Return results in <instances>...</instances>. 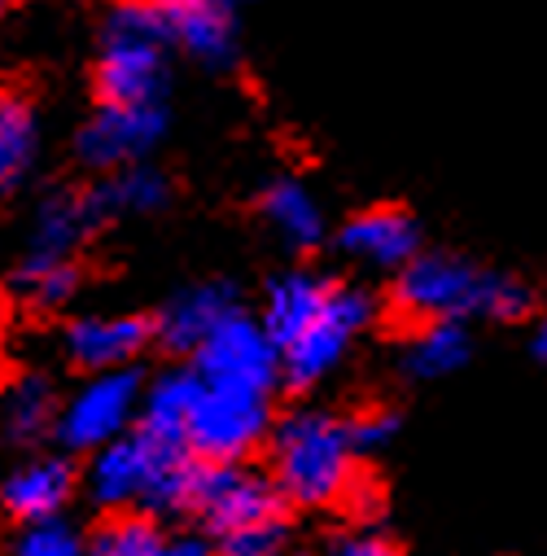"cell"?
Returning <instances> with one entry per match:
<instances>
[{
  "mask_svg": "<svg viewBox=\"0 0 547 556\" xmlns=\"http://www.w3.org/2000/svg\"><path fill=\"white\" fill-rule=\"evenodd\" d=\"M534 294L508 271H486L456 254H412L394 276V312L412 325L425 320H521Z\"/></svg>",
  "mask_w": 547,
  "mask_h": 556,
  "instance_id": "1",
  "label": "cell"
},
{
  "mask_svg": "<svg viewBox=\"0 0 547 556\" xmlns=\"http://www.w3.org/2000/svg\"><path fill=\"white\" fill-rule=\"evenodd\" d=\"M271 434V482L298 508H342L346 486L359 473V452L351 447L346 421L320 407L290 412Z\"/></svg>",
  "mask_w": 547,
  "mask_h": 556,
  "instance_id": "2",
  "label": "cell"
},
{
  "mask_svg": "<svg viewBox=\"0 0 547 556\" xmlns=\"http://www.w3.org/2000/svg\"><path fill=\"white\" fill-rule=\"evenodd\" d=\"M167 36L141 0L118 5L101 36L97 97L101 101H163L167 88Z\"/></svg>",
  "mask_w": 547,
  "mask_h": 556,
  "instance_id": "3",
  "label": "cell"
},
{
  "mask_svg": "<svg viewBox=\"0 0 547 556\" xmlns=\"http://www.w3.org/2000/svg\"><path fill=\"white\" fill-rule=\"evenodd\" d=\"M372 316H377V303L368 290L329 281V290H325L320 307L307 316V325L285 346H277L281 381L294 390H311L316 381H325L346 359L351 342L372 325Z\"/></svg>",
  "mask_w": 547,
  "mask_h": 556,
  "instance_id": "4",
  "label": "cell"
},
{
  "mask_svg": "<svg viewBox=\"0 0 547 556\" xmlns=\"http://www.w3.org/2000/svg\"><path fill=\"white\" fill-rule=\"evenodd\" d=\"M271 430V394L215 386L198 377L189 416H185V447L198 460H245Z\"/></svg>",
  "mask_w": 547,
  "mask_h": 556,
  "instance_id": "5",
  "label": "cell"
},
{
  "mask_svg": "<svg viewBox=\"0 0 547 556\" xmlns=\"http://www.w3.org/2000/svg\"><path fill=\"white\" fill-rule=\"evenodd\" d=\"M285 508L290 504L277 491V482L250 469L245 460H198L185 513L202 517L211 534H228L254 521H277L285 517Z\"/></svg>",
  "mask_w": 547,
  "mask_h": 556,
  "instance_id": "6",
  "label": "cell"
},
{
  "mask_svg": "<svg viewBox=\"0 0 547 556\" xmlns=\"http://www.w3.org/2000/svg\"><path fill=\"white\" fill-rule=\"evenodd\" d=\"M189 355H193V372L215 386H241V390H258V394H271L281 386L277 346L263 333V325L254 316H245L241 307H232Z\"/></svg>",
  "mask_w": 547,
  "mask_h": 556,
  "instance_id": "7",
  "label": "cell"
},
{
  "mask_svg": "<svg viewBox=\"0 0 547 556\" xmlns=\"http://www.w3.org/2000/svg\"><path fill=\"white\" fill-rule=\"evenodd\" d=\"M141 390H145L141 372H136L131 364L92 372L88 386L58 412L53 434L66 443V452H97L101 443L118 439L131 426L136 403H141Z\"/></svg>",
  "mask_w": 547,
  "mask_h": 556,
  "instance_id": "8",
  "label": "cell"
},
{
  "mask_svg": "<svg viewBox=\"0 0 547 556\" xmlns=\"http://www.w3.org/2000/svg\"><path fill=\"white\" fill-rule=\"evenodd\" d=\"M163 101H101L75 136V154L92 172H118L127 163H141L163 141Z\"/></svg>",
  "mask_w": 547,
  "mask_h": 556,
  "instance_id": "9",
  "label": "cell"
},
{
  "mask_svg": "<svg viewBox=\"0 0 547 556\" xmlns=\"http://www.w3.org/2000/svg\"><path fill=\"white\" fill-rule=\"evenodd\" d=\"M163 27L167 45L185 49L202 66H232L237 58V27H232V5L228 0H141Z\"/></svg>",
  "mask_w": 547,
  "mask_h": 556,
  "instance_id": "10",
  "label": "cell"
},
{
  "mask_svg": "<svg viewBox=\"0 0 547 556\" xmlns=\"http://www.w3.org/2000/svg\"><path fill=\"white\" fill-rule=\"evenodd\" d=\"M105 224L92 189H53L40 198L27 228V263H66L79 258L84 241Z\"/></svg>",
  "mask_w": 547,
  "mask_h": 556,
  "instance_id": "11",
  "label": "cell"
},
{
  "mask_svg": "<svg viewBox=\"0 0 547 556\" xmlns=\"http://www.w3.org/2000/svg\"><path fill=\"white\" fill-rule=\"evenodd\" d=\"M338 250L364 267L398 271L421 250V228L398 206H372V211H359L355 219H346V228L338 232Z\"/></svg>",
  "mask_w": 547,
  "mask_h": 556,
  "instance_id": "12",
  "label": "cell"
},
{
  "mask_svg": "<svg viewBox=\"0 0 547 556\" xmlns=\"http://www.w3.org/2000/svg\"><path fill=\"white\" fill-rule=\"evenodd\" d=\"M154 342V325L145 316H84L66 329V355L84 372L127 368Z\"/></svg>",
  "mask_w": 547,
  "mask_h": 556,
  "instance_id": "13",
  "label": "cell"
},
{
  "mask_svg": "<svg viewBox=\"0 0 547 556\" xmlns=\"http://www.w3.org/2000/svg\"><path fill=\"white\" fill-rule=\"evenodd\" d=\"M232 307H241L237 303V294H232V286H224V281H206V286H189V290H180L163 312H158V320H150L154 325V338L167 346V351H176V355H189Z\"/></svg>",
  "mask_w": 547,
  "mask_h": 556,
  "instance_id": "14",
  "label": "cell"
},
{
  "mask_svg": "<svg viewBox=\"0 0 547 556\" xmlns=\"http://www.w3.org/2000/svg\"><path fill=\"white\" fill-rule=\"evenodd\" d=\"M71 495H75V465L62 456L31 460L18 473H10L5 486H0V504H5V513L23 526L58 517L71 504Z\"/></svg>",
  "mask_w": 547,
  "mask_h": 556,
  "instance_id": "15",
  "label": "cell"
},
{
  "mask_svg": "<svg viewBox=\"0 0 547 556\" xmlns=\"http://www.w3.org/2000/svg\"><path fill=\"white\" fill-rule=\"evenodd\" d=\"M258 211H263L267 228L277 232L290 250H316L325 241V211H320V202L311 198L307 185H298L290 176L285 180H271L263 189Z\"/></svg>",
  "mask_w": 547,
  "mask_h": 556,
  "instance_id": "16",
  "label": "cell"
},
{
  "mask_svg": "<svg viewBox=\"0 0 547 556\" xmlns=\"http://www.w3.org/2000/svg\"><path fill=\"white\" fill-rule=\"evenodd\" d=\"M40 159V114L23 92H0V198H10Z\"/></svg>",
  "mask_w": 547,
  "mask_h": 556,
  "instance_id": "17",
  "label": "cell"
},
{
  "mask_svg": "<svg viewBox=\"0 0 547 556\" xmlns=\"http://www.w3.org/2000/svg\"><path fill=\"white\" fill-rule=\"evenodd\" d=\"M325 290H329V276H316V271H285L267 286L258 325L271 338V346H285L307 325V316L320 307Z\"/></svg>",
  "mask_w": 547,
  "mask_h": 556,
  "instance_id": "18",
  "label": "cell"
},
{
  "mask_svg": "<svg viewBox=\"0 0 547 556\" xmlns=\"http://www.w3.org/2000/svg\"><path fill=\"white\" fill-rule=\"evenodd\" d=\"M92 198H97L105 224L118 215H154L171 202V180L141 159V163H127L118 172H105V180L92 185Z\"/></svg>",
  "mask_w": 547,
  "mask_h": 556,
  "instance_id": "19",
  "label": "cell"
},
{
  "mask_svg": "<svg viewBox=\"0 0 547 556\" xmlns=\"http://www.w3.org/2000/svg\"><path fill=\"white\" fill-rule=\"evenodd\" d=\"M469 364V329L460 320H425L403 346V368L412 377H447Z\"/></svg>",
  "mask_w": 547,
  "mask_h": 556,
  "instance_id": "20",
  "label": "cell"
},
{
  "mask_svg": "<svg viewBox=\"0 0 547 556\" xmlns=\"http://www.w3.org/2000/svg\"><path fill=\"white\" fill-rule=\"evenodd\" d=\"M53 421H58V394H53L49 377L31 372V377L10 386L5 407H0V426H5L10 443L31 447V443H40L53 430Z\"/></svg>",
  "mask_w": 547,
  "mask_h": 556,
  "instance_id": "21",
  "label": "cell"
},
{
  "mask_svg": "<svg viewBox=\"0 0 547 556\" xmlns=\"http://www.w3.org/2000/svg\"><path fill=\"white\" fill-rule=\"evenodd\" d=\"M193 390H198V372L193 368L163 372L150 390H141V426L136 430H145L154 439H167V443H185V416H189Z\"/></svg>",
  "mask_w": 547,
  "mask_h": 556,
  "instance_id": "22",
  "label": "cell"
},
{
  "mask_svg": "<svg viewBox=\"0 0 547 556\" xmlns=\"http://www.w3.org/2000/svg\"><path fill=\"white\" fill-rule=\"evenodd\" d=\"M88 556H167V534L154 513H114L88 539Z\"/></svg>",
  "mask_w": 547,
  "mask_h": 556,
  "instance_id": "23",
  "label": "cell"
},
{
  "mask_svg": "<svg viewBox=\"0 0 547 556\" xmlns=\"http://www.w3.org/2000/svg\"><path fill=\"white\" fill-rule=\"evenodd\" d=\"M79 281H84L79 258H66V263H27V258H18V267H14V290L40 312L66 307L79 294Z\"/></svg>",
  "mask_w": 547,
  "mask_h": 556,
  "instance_id": "24",
  "label": "cell"
},
{
  "mask_svg": "<svg viewBox=\"0 0 547 556\" xmlns=\"http://www.w3.org/2000/svg\"><path fill=\"white\" fill-rule=\"evenodd\" d=\"M14 556H88V543L62 517H44V521H27Z\"/></svg>",
  "mask_w": 547,
  "mask_h": 556,
  "instance_id": "25",
  "label": "cell"
},
{
  "mask_svg": "<svg viewBox=\"0 0 547 556\" xmlns=\"http://www.w3.org/2000/svg\"><path fill=\"white\" fill-rule=\"evenodd\" d=\"M285 539H290V521H285V517H277V521H254V526L215 534V543H219L224 556H281Z\"/></svg>",
  "mask_w": 547,
  "mask_h": 556,
  "instance_id": "26",
  "label": "cell"
},
{
  "mask_svg": "<svg viewBox=\"0 0 547 556\" xmlns=\"http://www.w3.org/2000/svg\"><path fill=\"white\" fill-rule=\"evenodd\" d=\"M346 434H351V447H355L359 456L381 452V447L398 434V416H394L390 407H364V412L346 416Z\"/></svg>",
  "mask_w": 547,
  "mask_h": 556,
  "instance_id": "27",
  "label": "cell"
},
{
  "mask_svg": "<svg viewBox=\"0 0 547 556\" xmlns=\"http://www.w3.org/2000/svg\"><path fill=\"white\" fill-rule=\"evenodd\" d=\"M333 556H398V547L381 526L359 521L333 539Z\"/></svg>",
  "mask_w": 547,
  "mask_h": 556,
  "instance_id": "28",
  "label": "cell"
},
{
  "mask_svg": "<svg viewBox=\"0 0 547 556\" xmlns=\"http://www.w3.org/2000/svg\"><path fill=\"white\" fill-rule=\"evenodd\" d=\"M167 556H224L219 543H206V539H176L167 543Z\"/></svg>",
  "mask_w": 547,
  "mask_h": 556,
  "instance_id": "29",
  "label": "cell"
},
{
  "mask_svg": "<svg viewBox=\"0 0 547 556\" xmlns=\"http://www.w3.org/2000/svg\"><path fill=\"white\" fill-rule=\"evenodd\" d=\"M543 351H547V338H543V329H534V338H530V355L543 359Z\"/></svg>",
  "mask_w": 547,
  "mask_h": 556,
  "instance_id": "30",
  "label": "cell"
},
{
  "mask_svg": "<svg viewBox=\"0 0 547 556\" xmlns=\"http://www.w3.org/2000/svg\"><path fill=\"white\" fill-rule=\"evenodd\" d=\"M10 5H14V0H0V14H5V10H10Z\"/></svg>",
  "mask_w": 547,
  "mask_h": 556,
  "instance_id": "31",
  "label": "cell"
},
{
  "mask_svg": "<svg viewBox=\"0 0 547 556\" xmlns=\"http://www.w3.org/2000/svg\"><path fill=\"white\" fill-rule=\"evenodd\" d=\"M228 5H237V0H228Z\"/></svg>",
  "mask_w": 547,
  "mask_h": 556,
  "instance_id": "32",
  "label": "cell"
}]
</instances>
